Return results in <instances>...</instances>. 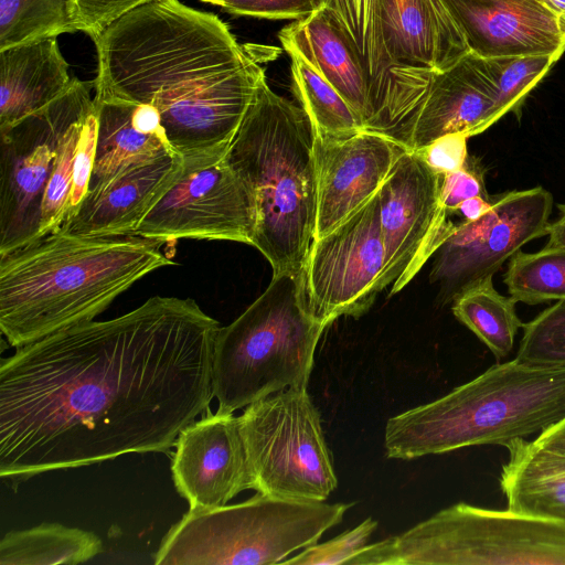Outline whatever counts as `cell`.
<instances>
[{
  "label": "cell",
  "instance_id": "1",
  "mask_svg": "<svg viewBox=\"0 0 565 565\" xmlns=\"http://www.w3.org/2000/svg\"><path fill=\"white\" fill-rule=\"evenodd\" d=\"M220 328L191 298L154 296L17 348L0 362V477L174 447L214 397Z\"/></svg>",
  "mask_w": 565,
  "mask_h": 565
},
{
  "label": "cell",
  "instance_id": "28",
  "mask_svg": "<svg viewBox=\"0 0 565 565\" xmlns=\"http://www.w3.org/2000/svg\"><path fill=\"white\" fill-rule=\"evenodd\" d=\"M288 55L291 90L308 115L316 135L344 138L364 130L350 105L311 64L298 54Z\"/></svg>",
  "mask_w": 565,
  "mask_h": 565
},
{
  "label": "cell",
  "instance_id": "32",
  "mask_svg": "<svg viewBox=\"0 0 565 565\" xmlns=\"http://www.w3.org/2000/svg\"><path fill=\"white\" fill-rule=\"evenodd\" d=\"M94 107L95 99L93 105L71 124L61 140L42 203L38 239L57 231L66 217L76 149L84 122Z\"/></svg>",
  "mask_w": 565,
  "mask_h": 565
},
{
  "label": "cell",
  "instance_id": "8",
  "mask_svg": "<svg viewBox=\"0 0 565 565\" xmlns=\"http://www.w3.org/2000/svg\"><path fill=\"white\" fill-rule=\"evenodd\" d=\"M349 565H565V522L459 502L365 545Z\"/></svg>",
  "mask_w": 565,
  "mask_h": 565
},
{
  "label": "cell",
  "instance_id": "44",
  "mask_svg": "<svg viewBox=\"0 0 565 565\" xmlns=\"http://www.w3.org/2000/svg\"><path fill=\"white\" fill-rule=\"evenodd\" d=\"M200 1L210 3L212 0H200Z\"/></svg>",
  "mask_w": 565,
  "mask_h": 565
},
{
  "label": "cell",
  "instance_id": "26",
  "mask_svg": "<svg viewBox=\"0 0 565 565\" xmlns=\"http://www.w3.org/2000/svg\"><path fill=\"white\" fill-rule=\"evenodd\" d=\"M103 552L93 532L60 523L10 531L0 542V565H75Z\"/></svg>",
  "mask_w": 565,
  "mask_h": 565
},
{
  "label": "cell",
  "instance_id": "43",
  "mask_svg": "<svg viewBox=\"0 0 565 565\" xmlns=\"http://www.w3.org/2000/svg\"><path fill=\"white\" fill-rule=\"evenodd\" d=\"M551 9L554 13L565 19V0H536Z\"/></svg>",
  "mask_w": 565,
  "mask_h": 565
},
{
  "label": "cell",
  "instance_id": "19",
  "mask_svg": "<svg viewBox=\"0 0 565 565\" xmlns=\"http://www.w3.org/2000/svg\"><path fill=\"white\" fill-rule=\"evenodd\" d=\"M498 87L487 58L467 53L434 73L416 115L408 150L418 151L448 134L477 136L491 127Z\"/></svg>",
  "mask_w": 565,
  "mask_h": 565
},
{
  "label": "cell",
  "instance_id": "20",
  "mask_svg": "<svg viewBox=\"0 0 565 565\" xmlns=\"http://www.w3.org/2000/svg\"><path fill=\"white\" fill-rule=\"evenodd\" d=\"M183 168V158L170 151L132 164L88 191L73 217L58 230L78 236L130 235Z\"/></svg>",
  "mask_w": 565,
  "mask_h": 565
},
{
  "label": "cell",
  "instance_id": "10",
  "mask_svg": "<svg viewBox=\"0 0 565 565\" xmlns=\"http://www.w3.org/2000/svg\"><path fill=\"white\" fill-rule=\"evenodd\" d=\"M94 81L71 87L41 110L0 132V255L38 239L42 203L61 140L94 103Z\"/></svg>",
  "mask_w": 565,
  "mask_h": 565
},
{
  "label": "cell",
  "instance_id": "31",
  "mask_svg": "<svg viewBox=\"0 0 565 565\" xmlns=\"http://www.w3.org/2000/svg\"><path fill=\"white\" fill-rule=\"evenodd\" d=\"M563 53L487 58L498 87L491 126L508 113L520 116L527 95L557 63Z\"/></svg>",
  "mask_w": 565,
  "mask_h": 565
},
{
  "label": "cell",
  "instance_id": "17",
  "mask_svg": "<svg viewBox=\"0 0 565 565\" xmlns=\"http://www.w3.org/2000/svg\"><path fill=\"white\" fill-rule=\"evenodd\" d=\"M405 150V147L386 136L369 130L344 138L316 135L317 213L313 239L329 234L370 201Z\"/></svg>",
  "mask_w": 565,
  "mask_h": 565
},
{
  "label": "cell",
  "instance_id": "33",
  "mask_svg": "<svg viewBox=\"0 0 565 565\" xmlns=\"http://www.w3.org/2000/svg\"><path fill=\"white\" fill-rule=\"evenodd\" d=\"M522 328L515 361L535 367H565V299L546 308Z\"/></svg>",
  "mask_w": 565,
  "mask_h": 565
},
{
  "label": "cell",
  "instance_id": "13",
  "mask_svg": "<svg viewBox=\"0 0 565 565\" xmlns=\"http://www.w3.org/2000/svg\"><path fill=\"white\" fill-rule=\"evenodd\" d=\"M256 206L235 170L222 160L185 166L132 235L167 242L223 239L253 244Z\"/></svg>",
  "mask_w": 565,
  "mask_h": 565
},
{
  "label": "cell",
  "instance_id": "14",
  "mask_svg": "<svg viewBox=\"0 0 565 565\" xmlns=\"http://www.w3.org/2000/svg\"><path fill=\"white\" fill-rule=\"evenodd\" d=\"M380 19L396 86L401 145L408 150L434 73L455 64L470 49L443 0H380Z\"/></svg>",
  "mask_w": 565,
  "mask_h": 565
},
{
  "label": "cell",
  "instance_id": "5",
  "mask_svg": "<svg viewBox=\"0 0 565 565\" xmlns=\"http://www.w3.org/2000/svg\"><path fill=\"white\" fill-rule=\"evenodd\" d=\"M565 417V367L498 363L430 403L391 417L386 457L409 460L480 445L505 446Z\"/></svg>",
  "mask_w": 565,
  "mask_h": 565
},
{
  "label": "cell",
  "instance_id": "22",
  "mask_svg": "<svg viewBox=\"0 0 565 565\" xmlns=\"http://www.w3.org/2000/svg\"><path fill=\"white\" fill-rule=\"evenodd\" d=\"M73 81L56 36L0 50V132L51 104Z\"/></svg>",
  "mask_w": 565,
  "mask_h": 565
},
{
  "label": "cell",
  "instance_id": "12",
  "mask_svg": "<svg viewBox=\"0 0 565 565\" xmlns=\"http://www.w3.org/2000/svg\"><path fill=\"white\" fill-rule=\"evenodd\" d=\"M491 202L478 220L455 224L435 253L430 278L446 300L492 278L522 246L547 234L553 196L544 188L505 192Z\"/></svg>",
  "mask_w": 565,
  "mask_h": 565
},
{
  "label": "cell",
  "instance_id": "4",
  "mask_svg": "<svg viewBox=\"0 0 565 565\" xmlns=\"http://www.w3.org/2000/svg\"><path fill=\"white\" fill-rule=\"evenodd\" d=\"M315 129L298 105L264 76L224 157L256 206L255 246L273 275L299 274L313 241L317 213Z\"/></svg>",
  "mask_w": 565,
  "mask_h": 565
},
{
  "label": "cell",
  "instance_id": "16",
  "mask_svg": "<svg viewBox=\"0 0 565 565\" xmlns=\"http://www.w3.org/2000/svg\"><path fill=\"white\" fill-rule=\"evenodd\" d=\"M174 447L172 480L190 511L223 507L253 489L239 420L233 413L207 411L181 430Z\"/></svg>",
  "mask_w": 565,
  "mask_h": 565
},
{
  "label": "cell",
  "instance_id": "27",
  "mask_svg": "<svg viewBox=\"0 0 565 565\" xmlns=\"http://www.w3.org/2000/svg\"><path fill=\"white\" fill-rule=\"evenodd\" d=\"M452 313L471 330L498 359H504L514 345L523 326L515 311V301L499 294L492 278L461 292L452 300Z\"/></svg>",
  "mask_w": 565,
  "mask_h": 565
},
{
  "label": "cell",
  "instance_id": "9",
  "mask_svg": "<svg viewBox=\"0 0 565 565\" xmlns=\"http://www.w3.org/2000/svg\"><path fill=\"white\" fill-rule=\"evenodd\" d=\"M256 492L326 501L338 486L321 416L307 386L254 402L238 416Z\"/></svg>",
  "mask_w": 565,
  "mask_h": 565
},
{
  "label": "cell",
  "instance_id": "35",
  "mask_svg": "<svg viewBox=\"0 0 565 565\" xmlns=\"http://www.w3.org/2000/svg\"><path fill=\"white\" fill-rule=\"evenodd\" d=\"M96 142L97 106L95 102V107L86 118L78 140L73 167L68 211L64 222L73 217L88 192L94 170Z\"/></svg>",
  "mask_w": 565,
  "mask_h": 565
},
{
  "label": "cell",
  "instance_id": "37",
  "mask_svg": "<svg viewBox=\"0 0 565 565\" xmlns=\"http://www.w3.org/2000/svg\"><path fill=\"white\" fill-rule=\"evenodd\" d=\"M475 196L491 200L486 189L483 171L472 158L468 157L461 169L443 175L440 202L446 212L450 214L457 212L463 201Z\"/></svg>",
  "mask_w": 565,
  "mask_h": 565
},
{
  "label": "cell",
  "instance_id": "41",
  "mask_svg": "<svg viewBox=\"0 0 565 565\" xmlns=\"http://www.w3.org/2000/svg\"><path fill=\"white\" fill-rule=\"evenodd\" d=\"M491 200L481 196L467 199L459 205L457 212L461 214L463 221H476L491 209Z\"/></svg>",
  "mask_w": 565,
  "mask_h": 565
},
{
  "label": "cell",
  "instance_id": "15",
  "mask_svg": "<svg viewBox=\"0 0 565 565\" xmlns=\"http://www.w3.org/2000/svg\"><path fill=\"white\" fill-rule=\"evenodd\" d=\"M441 179L417 152L405 150L379 191L390 296L416 276L455 226L440 202Z\"/></svg>",
  "mask_w": 565,
  "mask_h": 565
},
{
  "label": "cell",
  "instance_id": "23",
  "mask_svg": "<svg viewBox=\"0 0 565 565\" xmlns=\"http://www.w3.org/2000/svg\"><path fill=\"white\" fill-rule=\"evenodd\" d=\"M326 7L358 52L371 81L367 130L392 136L399 126L397 94L380 19V0H313Z\"/></svg>",
  "mask_w": 565,
  "mask_h": 565
},
{
  "label": "cell",
  "instance_id": "24",
  "mask_svg": "<svg viewBox=\"0 0 565 565\" xmlns=\"http://www.w3.org/2000/svg\"><path fill=\"white\" fill-rule=\"evenodd\" d=\"M499 477L507 508L565 522V455L518 438Z\"/></svg>",
  "mask_w": 565,
  "mask_h": 565
},
{
  "label": "cell",
  "instance_id": "39",
  "mask_svg": "<svg viewBox=\"0 0 565 565\" xmlns=\"http://www.w3.org/2000/svg\"><path fill=\"white\" fill-rule=\"evenodd\" d=\"M149 0H76L85 33L90 38L124 12Z\"/></svg>",
  "mask_w": 565,
  "mask_h": 565
},
{
  "label": "cell",
  "instance_id": "30",
  "mask_svg": "<svg viewBox=\"0 0 565 565\" xmlns=\"http://www.w3.org/2000/svg\"><path fill=\"white\" fill-rule=\"evenodd\" d=\"M503 281L515 302L536 305L565 299V248L518 252L511 257Z\"/></svg>",
  "mask_w": 565,
  "mask_h": 565
},
{
  "label": "cell",
  "instance_id": "29",
  "mask_svg": "<svg viewBox=\"0 0 565 565\" xmlns=\"http://www.w3.org/2000/svg\"><path fill=\"white\" fill-rule=\"evenodd\" d=\"M85 31L76 0H0V50Z\"/></svg>",
  "mask_w": 565,
  "mask_h": 565
},
{
  "label": "cell",
  "instance_id": "25",
  "mask_svg": "<svg viewBox=\"0 0 565 565\" xmlns=\"http://www.w3.org/2000/svg\"><path fill=\"white\" fill-rule=\"evenodd\" d=\"M94 98L97 142L88 191L100 188L132 164L166 151L177 153L166 138L143 134L134 126L135 104L95 95Z\"/></svg>",
  "mask_w": 565,
  "mask_h": 565
},
{
  "label": "cell",
  "instance_id": "21",
  "mask_svg": "<svg viewBox=\"0 0 565 565\" xmlns=\"http://www.w3.org/2000/svg\"><path fill=\"white\" fill-rule=\"evenodd\" d=\"M284 50L303 57L350 105L364 130L371 119V81L358 52L326 7L278 33Z\"/></svg>",
  "mask_w": 565,
  "mask_h": 565
},
{
  "label": "cell",
  "instance_id": "36",
  "mask_svg": "<svg viewBox=\"0 0 565 565\" xmlns=\"http://www.w3.org/2000/svg\"><path fill=\"white\" fill-rule=\"evenodd\" d=\"M231 14L267 20H300L315 9L313 0H212Z\"/></svg>",
  "mask_w": 565,
  "mask_h": 565
},
{
  "label": "cell",
  "instance_id": "3",
  "mask_svg": "<svg viewBox=\"0 0 565 565\" xmlns=\"http://www.w3.org/2000/svg\"><path fill=\"white\" fill-rule=\"evenodd\" d=\"M166 243L57 230L0 255L1 334L20 348L92 321L135 282L174 264L161 250Z\"/></svg>",
  "mask_w": 565,
  "mask_h": 565
},
{
  "label": "cell",
  "instance_id": "7",
  "mask_svg": "<svg viewBox=\"0 0 565 565\" xmlns=\"http://www.w3.org/2000/svg\"><path fill=\"white\" fill-rule=\"evenodd\" d=\"M352 505L257 492L241 503L189 510L163 536L154 564L282 563L294 552L318 543Z\"/></svg>",
  "mask_w": 565,
  "mask_h": 565
},
{
  "label": "cell",
  "instance_id": "34",
  "mask_svg": "<svg viewBox=\"0 0 565 565\" xmlns=\"http://www.w3.org/2000/svg\"><path fill=\"white\" fill-rule=\"evenodd\" d=\"M377 527V521L365 519L359 525L321 544H313L301 553L286 558L281 564L295 565H337L347 564L355 553L363 548Z\"/></svg>",
  "mask_w": 565,
  "mask_h": 565
},
{
  "label": "cell",
  "instance_id": "18",
  "mask_svg": "<svg viewBox=\"0 0 565 565\" xmlns=\"http://www.w3.org/2000/svg\"><path fill=\"white\" fill-rule=\"evenodd\" d=\"M470 52L483 57L565 53V19L536 0H443Z\"/></svg>",
  "mask_w": 565,
  "mask_h": 565
},
{
  "label": "cell",
  "instance_id": "2",
  "mask_svg": "<svg viewBox=\"0 0 565 565\" xmlns=\"http://www.w3.org/2000/svg\"><path fill=\"white\" fill-rule=\"evenodd\" d=\"M94 95L154 106L185 166L222 160L265 76L264 52L241 45L216 14L149 0L92 36Z\"/></svg>",
  "mask_w": 565,
  "mask_h": 565
},
{
  "label": "cell",
  "instance_id": "6",
  "mask_svg": "<svg viewBox=\"0 0 565 565\" xmlns=\"http://www.w3.org/2000/svg\"><path fill=\"white\" fill-rule=\"evenodd\" d=\"M327 327L310 313L301 275H273L266 290L231 324L213 350L217 411L234 413L289 387L307 386Z\"/></svg>",
  "mask_w": 565,
  "mask_h": 565
},
{
  "label": "cell",
  "instance_id": "11",
  "mask_svg": "<svg viewBox=\"0 0 565 565\" xmlns=\"http://www.w3.org/2000/svg\"><path fill=\"white\" fill-rule=\"evenodd\" d=\"M385 248L379 192L329 234L313 239L301 275L311 316L330 326L358 318L385 288Z\"/></svg>",
  "mask_w": 565,
  "mask_h": 565
},
{
  "label": "cell",
  "instance_id": "42",
  "mask_svg": "<svg viewBox=\"0 0 565 565\" xmlns=\"http://www.w3.org/2000/svg\"><path fill=\"white\" fill-rule=\"evenodd\" d=\"M558 207L561 216L548 225V241L545 247L565 248V204H559Z\"/></svg>",
  "mask_w": 565,
  "mask_h": 565
},
{
  "label": "cell",
  "instance_id": "38",
  "mask_svg": "<svg viewBox=\"0 0 565 565\" xmlns=\"http://www.w3.org/2000/svg\"><path fill=\"white\" fill-rule=\"evenodd\" d=\"M468 136L448 134L431 141L417 152L438 174L445 175L461 169L468 160Z\"/></svg>",
  "mask_w": 565,
  "mask_h": 565
},
{
  "label": "cell",
  "instance_id": "40",
  "mask_svg": "<svg viewBox=\"0 0 565 565\" xmlns=\"http://www.w3.org/2000/svg\"><path fill=\"white\" fill-rule=\"evenodd\" d=\"M533 441L543 448L565 455V417L541 431Z\"/></svg>",
  "mask_w": 565,
  "mask_h": 565
}]
</instances>
